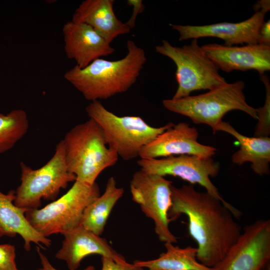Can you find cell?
Returning <instances> with one entry per match:
<instances>
[{"label": "cell", "instance_id": "25", "mask_svg": "<svg viewBox=\"0 0 270 270\" xmlns=\"http://www.w3.org/2000/svg\"><path fill=\"white\" fill-rule=\"evenodd\" d=\"M101 260V270H145L134 263L118 262L107 256H102Z\"/></svg>", "mask_w": 270, "mask_h": 270}, {"label": "cell", "instance_id": "16", "mask_svg": "<svg viewBox=\"0 0 270 270\" xmlns=\"http://www.w3.org/2000/svg\"><path fill=\"white\" fill-rule=\"evenodd\" d=\"M64 240L56 258L64 261L70 270H76L86 256L98 254L118 262H126L108 244L106 240L80 226L63 234Z\"/></svg>", "mask_w": 270, "mask_h": 270}, {"label": "cell", "instance_id": "26", "mask_svg": "<svg viewBox=\"0 0 270 270\" xmlns=\"http://www.w3.org/2000/svg\"><path fill=\"white\" fill-rule=\"evenodd\" d=\"M127 4L132 6L133 10L130 18L126 24L130 29H132L135 26L136 20L138 14L142 13L144 11V6L141 0H128L127 1Z\"/></svg>", "mask_w": 270, "mask_h": 270}, {"label": "cell", "instance_id": "8", "mask_svg": "<svg viewBox=\"0 0 270 270\" xmlns=\"http://www.w3.org/2000/svg\"><path fill=\"white\" fill-rule=\"evenodd\" d=\"M20 168L21 182L15 190L14 204L21 208H39L42 199L55 200L60 190L76 179L68 169L62 140L56 144L53 156L41 168L34 170L23 162Z\"/></svg>", "mask_w": 270, "mask_h": 270}, {"label": "cell", "instance_id": "23", "mask_svg": "<svg viewBox=\"0 0 270 270\" xmlns=\"http://www.w3.org/2000/svg\"><path fill=\"white\" fill-rule=\"evenodd\" d=\"M260 76L265 86L266 95L264 105L257 108L258 123L255 129L254 137L268 136L270 134V84L266 76L262 74Z\"/></svg>", "mask_w": 270, "mask_h": 270}, {"label": "cell", "instance_id": "15", "mask_svg": "<svg viewBox=\"0 0 270 270\" xmlns=\"http://www.w3.org/2000/svg\"><path fill=\"white\" fill-rule=\"evenodd\" d=\"M64 50L67 57L84 68L93 61L112 54L115 50L88 25L72 20L62 27Z\"/></svg>", "mask_w": 270, "mask_h": 270}, {"label": "cell", "instance_id": "24", "mask_svg": "<svg viewBox=\"0 0 270 270\" xmlns=\"http://www.w3.org/2000/svg\"><path fill=\"white\" fill-rule=\"evenodd\" d=\"M16 256L14 246L0 244V270H18L16 262Z\"/></svg>", "mask_w": 270, "mask_h": 270}, {"label": "cell", "instance_id": "27", "mask_svg": "<svg viewBox=\"0 0 270 270\" xmlns=\"http://www.w3.org/2000/svg\"><path fill=\"white\" fill-rule=\"evenodd\" d=\"M258 44L270 46V20L264 22L258 32Z\"/></svg>", "mask_w": 270, "mask_h": 270}, {"label": "cell", "instance_id": "13", "mask_svg": "<svg viewBox=\"0 0 270 270\" xmlns=\"http://www.w3.org/2000/svg\"><path fill=\"white\" fill-rule=\"evenodd\" d=\"M267 12L260 10L248 19L239 22H220L204 26L170 24L179 34V40L216 37L222 39L226 46L258 44L260 28Z\"/></svg>", "mask_w": 270, "mask_h": 270}, {"label": "cell", "instance_id": "1", "mask_svg": "<svg viewBox=\"0 0 270 270\" xmlns=\"http://www.w3.org/2000/svg\"><path fill=\"white\" fill-rule=\"evenodd\" d=\"M171 192L169 218L172 222L182 214L187 216L189 234L198 244V260L214 268L242 232L235 220L241 212L206 191L196 190L191 184L172 185Z\"/></svg>", "mask_w": 270, "mask_h": 270}, {"label": "cell", "instance_id": "21", "mask_svg": "<svg viewBox=\"0 0 270 270\" xmlns=\"http://www.w3.org/2000/svg\"><path fill=\"white\" fill-rule=\"evenodd\" d=\"M124 194V188L117 186L114 177L110 178L104 194L86 208L80 226L100 236L112 208Z\"/></svg>", "mask_w": 270, "mask_h": 270}, {"label": "cell", "instance_id": "29", "mask_svg": "<svg viewBox=\"0 0 270 270\" xmlns=\"http://www.w3.org/2000/svg\"><path fill=\"white\" fill-rule=\"evenodd\" d=\"M256 11L262 10L266 12H268L270 10V0H260L256 4Z\"/></svg>", "mask_w": 270, "mask_h": 270}, {"label": "cell", "instance_id": "22", "mask_svg": "<svg viewBox=\"0 0 270 270\" xmlns=\"http://www.w3.org/2000/svg\"><path fill=\"white\" fill-rule=\"evenodd\" d=\"M28 120L26 112L14 110L6 114L0 113V154L14 146L27 132Z\"/></svg>", "mask_w": 270, "mask_h": 270}, {"label": "cell", "instance_id": "4", "mask_svg": "<svg viewBox=\"0 0 270 270\" xmlns=\"http://www.w3.org/2000/svg\"><path fill=\"white\" fill-rule=\"evenodd\" d=\"M244 82L226 84L197 96L166 99L163 106L168 110L189 118L194 124L208 125L213 130L223 116L234 110L242 111L258 120L257 108L246 102Z\"/></svg>", "mask_w": 270, "mask_h": 270}, {"label": "cell", "instance_id": "17", "mask_svg": "<svg viewBox=\"0 0 270 270\" xmlns=\"http://www.w3.org/2000/svg\"><path fill=\"white\" fill-rule=\"evenodd\" d=\"M114 0H85L75 10L72 20L92 27L108 42L131 29L120 20L114 10Z\"/></svg>", "mask_w": 270, "mask_h": 270}, {"label": "cell", "instance_id": "12", "mask_svg": "<svg viewBox=\"0 0 270 270\" xmlns=\"http://www.w3.org/2000/svg\"><path fill=\"white\" fill-rule=\"evenodd\" d=\"M198 136L197 129L188 124H174L144 146L139 158L152 159L183 154L212 157L216 148L200 144L198 141Z\"/></svg>", "mask_w": 270, "mask_h": 270}, {"label": "cell", "instance_id": "11", "mask_svg": "<svg viewBox=\"0 0 270 270\" xmlns=\"http://www.w3.org/2000/svg\"><path fill=\"white\" fill-rule=\"evenodd\" d=\"M137 164L140 169L148 173L162 176H177L190 184H198L212 196L227 202L210 180V178L216 176L220 168V164L212 157L183 154L152 159L140 158Z\"/></svg>", "mask_w": 270, "mask_h": 270}, {"label": "cell", "instance_id": "19", "mask_svg": "<svg viewBox=\"0 0 270 270\" xmlns=\"http://www.w3.org/2000/svg\"><path fill=\"white\" fill-rule=\"evenodd\" d=\"M227 132L234 137L240 148L232 156L233 164L242 165L248 162L253 171L260 176L269 174L270 162V138L248 137L239 133L229 122L221 121L212 130Z\"/></svg>", "mask_w": 270, "mask_h": 270}, {"label": "cell", "instance_id": "30", "mask_svg": "<svg viewBox=\"0 0 270 270\" xmlns=\"http://www.w3.org/2000/svg\"><path fill=\"white\" fill-rule=\"evenodd\" d=\"M36 270H42L41 268H39V269H38Z\"/></svg>", "mask_w": 270, "mask_h": 270}, {"label": "cell", "instance_id": "20", "mask_svg": "<svg viewBox=\"0 0 270 270\" xmlns=\"http://www.w3.org/2000/svg\"><path fill=\"white\" fill-rule=\"evenodd\" d=\"M174 244L164 243L166 251L156 258L135 260L133 263L148 270H216L198 260L196 248L191 246L180 248Z\"/></svg>", "mask_w": 270, "mask_h": 270}, {"label": "cell", "instance_id": "6", "mask_svg": "<svg viewBox=\"0 0 270 270\" xmlns=\"http://www.w3.org/2000/svg\"><path fill=\"white\" fill-rule=\"evenodd\" d=\"M100 195L98 184L76 180L62 196L42 208L28 210L25 216L30 224L43 236L62 234L80 225L87 206Z\"/></svg>", "mask_w": 270, "mask_h": 270}, {"label": "cell", "instance_id": "14", "mask_svg": "<svg viewBox=\"0 0 270 270\" xmlns=\"http://www.w3.org/2000/svg\"><path fill=\"white\" fill-rule=\"evenodd\" d=\"M202 48L218 70L227 72L254 70L261 76L270 70L268 46L256 44L238 46L209 44Z\"/></svg>", "mask_w": 270, "mask_h": 270}, {"label": "cell", "instance_id": "7", "mask_svg": "<svg viewBox=\"0 0 270 270\" xmlns=\"http://www.w3.org/2000/svg\"><path fill=\"white\" fill-rule=\"evenodd\" d=\"M156 52L171 59L176 68V79L178 87L172 98L190 96L195 90H210L227 82L218 73V69L198 42L193 39L188 45L172 46L163 40L156 46Z\"/></svg>", "mask_w": 270, "mask_h": 270}, {"label": "cell", "instance_id": "18", "mask_svg": "<svg viewBox=\"0 0 270 270\" xmlns=\"http://www.w3.org/2000/svg\"><path fill=\"white\" fill-rule=\"evenodd\" d=\"M15 190H11L5 194L0 191V237H14L18 234L24 240V248L28 252L31 243L39 246L42 244L49 247L50 239L37 232L26 220L25 214L28 210L16 206L14 204Z\"/></svg>", "mask_w": 270, "mask_h": 270}, {"label": "cell", "instance_id": "2", "mask_svg": "<svg viewBox=\"0 0 270 270\" xmlns=\"http://www.w3.org/2000/svg\"><path fill=\"white\" fill-rule=\"evenodd\" d=\"M127 53L116 60L98 58L84 68L75 66L64 78L90 102L108 99L128 91L136 82L146 61L145 52L132 40Z\"/></svg>", "mask_w": 270, "mask_h": 270}, {"label": "cell", "instance_id": "28", "mask_svg": "<svg viewBox=\"0 0 270 270\" xmlns=\"http://www.w3.org/2000/svg\"><path fill=\"white\" fill-rule=\"evenodd\" d=\"M36 250L40 258L42 270H58L52 266L47 257L41 252L39 246H36ZM83 270H95V268L93 266H89Z\"/></svg>", "mask_w": 270, "mask_h": 270}, {"label": "cell", "instance_id": "5", "mask_svg": "<svg viewBox=\"0 0 270 270\" xmlns=\"http://www.w3.org/2000/svg\"><path fill=\"white\" fill-rule=\"evenodd\" d=\"M86 110L102 128L108 147L124 160L139 157L144 146L174 124L154 127L138 116H118L99 100L90 102Z\"/></svg>", "mask_w": 270, "mask_h": 270}, {"label": "cell", "instance_id": "9", "mask_svg": "<svg viewBox=\"0 0 270 270\" xmlns=\"http://www.w3.org/2000/svg\"><path fill=\"white\" fill-rule=\"evenodd\" d=\"M172 182L164 176L148 173L142 169L136 171L130 182L132 200L140 207L145 216L151 218L154 232L162 242H177L172 232L168 213L172 205Z\"/></svg>", "mask_w": 270, "mask_h": 270}, {"label": "cell", "instance_id": "3", "mask_svg": "<svg viewBox=\"0 0 270 270\" xmlns=\"http://www.w3.org/2000/svg\"><path fill=\"white\" fill-rule=\"evenodd\" d=\"M62 141L68 171L87 184H94L100 174L118 158L108 146L100 126L90 118L74 126Z\"/></svg>", "mask_w": 270, "mask_h": 270}, {"label": "cell", "instance_id": "10", "mask_svg": "<svg viewBox=\"0 0 270 270\" xmlns=\"http://www.w3.org/2000/svg\"><path fill=\"white\" fill-rule=\"evenodd\" d=\"M270 261V220L245 226L216 270H266Z\"/></svg>", "mask_w": 270, "mask_h": 270}]
</instances>
